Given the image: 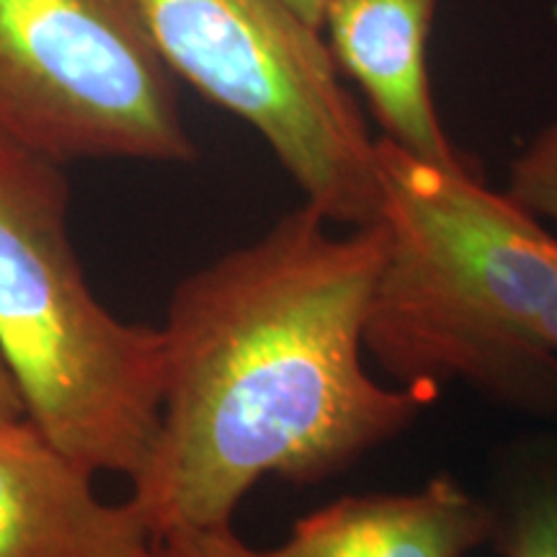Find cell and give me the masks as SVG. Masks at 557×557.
<instances>
[{"label":"cell","instance_id":"cell-1","mask_svg":"<svg viewBox=\"0 0 557 557\" xmlns=\"http://www.w3.org/2000/svg\"><path fill=\"white\" fill-rule=\"evenodd\" d=\"M305 201L181 278L163 333L160 426L129 500L150 532L233 524L261 480L308 485L406 431L436 387L367 372L389 230L331 233Z\"/></svg>","mask_w":557,"mask_h":557},{"label":"cell","instance_id":"cell-3","mask_svg":"<svg viewBox=\"0 0 557 557\" xmlns=\"http://www.w3.org/2000/svg\"><path fill=\"white\" fill-rule=\"evenodd\" d=\"M0 357L47 436L135 480L160 426L163 333L96 297L70 238L65 165L0 137Z\"/></svg>","mask_w":557,"mask_h":557},{"label":"cell","instance_id":"cell-2","mask_svg":"<svg viewBox=\"0 0 557 557\" xmlns=\"http://www.w3.org/2000/svg\"><path fill=\"white\" fill-rule=\"evenodd\" d=\"M380 292L389 348L416 377L537 400L557 382V238L470 169L416 163L389 197Z\"/></svg>","mask_w":557,"mask_h":557},{"label":"cell","instance_id":"cell-12","mask_svg":"<svg viewBox=\"0 0 557 557\" xmlns=\"http://www.w3.org/2000/svg\"><path fill=\"white\" fill-rule=\"evenodd\" d=\"M26 416L29 413H26L24 395H21L16 380H13L9 364H5L3 357H0V426H5V423H13Z\"/></svg>","mask_w":557,"mask_h":557},{"label":"cell","instance_id":"cell-13","mask_svg":"<svg viewBox=\"0 0 557 557\" xmlns=\"http://www.w3.org/2000/svg\"><path fill=\"white\" fill-rule=\"evenodd\" d=\"M284 3L297 13L305 24L312 26L315 32H323L325 11H329L331 0H284Z\"/></svg>","mask_w":557,"mask_h":557},{"label":"cell","instance_id":"cell-6","mask_svg":"<svg viewBox=\"0 0 557 557\" xmlns=\"http://www.w3.org/2000/svg\"><path fill=\"white\" fill-rule=\"evenodd\" d=\"M94 478L29 416L0 426V557H152L137 506L101 500Z\"/></svg>","mask_w":557,"mask_h":557},{"label":"cell","instance_id":"cell-5","mask_svg":"<svg viewBox=\"0 0 557 557\" xmlns=\"http://www.w3.org/2000/svg\"><path fill=\"white\" fill-rule=\"evenodd\" d=\"M0 137L62 165L197 158L135 0H0Z\"/></svg>","mask_w":557,"mask_h":557},{"label":"cell","instance_id":"cell-4","mask_svg":"<svg viewBox=\"0 0 557 557\" xmlns=\"http://www.w3.org/2000/svg\"><path fill=\"white\" fill-rule=\"evenodd\" d=\"M176 81L253 127L333 225L382 218L377 139L323 32L284 0H135Z\"/></svg>","mask_w":557,"mask_h":557},{"label":"cell","instance_id":"cell-11","mask_svg":"<svg viewBox=\"0 0 557 557\" xmlns=\"http://www.w3.org/2000/svg\"><path fill=\"white\" fill-rule=\"evenodd\" d=\"M152 557H267V553L246 545L233 524H222L186 527L160 534Z\"/></svg>","mask_w":557,"mask_h":557},{"label":"cell","instance_id":"cell-8","mask_svg":"<svg viewBox=\"0 0 557 557\" xmlns=\"http://www.w3.org/2000/svg\"><path fill=\"white\" fill-rule=\"evenodd\" d=\"M496 513L457 480L416 493L346 496L315 508L267 557H468L493 540Z\"/></svg>","mask_w":557,"mask_h":557},{"label":"cell","instance_id":"cell-10","mask_svg":"<svg viewBox=\"0 0 557 557\" xmlns=\"http://www.w3.org/2000/svg\"><path fill=\"white\" fill-rule=\"evenodd\" d=\"M508 194L532 212L547 214L557 222V124L513 165Z\"/></svg>","mask_w":557,"mask_h":557},{"label":"cell","instance_id":"cell-7","mask_svg":"<svg viewBox=\"0 0 557 557\" xmlns=\"http://www.w3.org/2000/svg\"><path fill=\"white\" fill-rule=\"evenodd\" d=\"M438 0H331L323 32L338 70L361 88L389 143L442 165H465L431 94L426 45Z\"/></svg>","mask_w":557,"mask_h":557},{"label":"cell","instance_id":"cell-9","mask_svg":"<svg viewBox=\"0 0 557 557\" xmlns=\"http://www.w3.org/2000/svg\"><path fill=\"white\" fill-rule=\"evenodd\" d=\"M493 537L504 557H557V480L521 493Z\"/></svg>","mask_w":557,"mask_h":557}]
</instances>
